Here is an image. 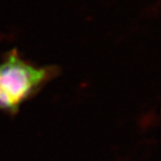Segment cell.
Instances as JSON below:
<instances>
[{
    "label": "cell",
    "mask_w": 161,
    "mask_h": 161,
    "mask_svg": "<svg viewBox=\"0 0 161 161\" xmlns=\"http://www.w3.org/2000/svg\"><path fill=\"white\" fill-rule=\"evenodd\" d=\"M56 75L51 67H37L13 51L0 63V110L16 114Z\"/></svg>",
    "instance_id": "obj_1"
}]
</instances>
